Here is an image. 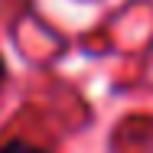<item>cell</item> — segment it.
Returning <instances> with one entry per match:
<instances>
[{
	"mask_svg": "<svg viewBox=\"0 0 153 153\" xmlns=\"http://www.w3.org/2000/svg\"><path fill=\"white\" fill-rule=\"evenodd\" d=\"M0 153H52V150H46V147H39L33 140H23V137H13V140L0 143Z\"/></svg>",
	"mask_w": 153,
	"mask_h": 153,
	"instance_id": "6da1fadb",
	"label": "cell"
},
{
	"mask_svg": "<svg viewBox=\"0 0 153 153\" xmlns=\"http://www.w3.org/2000/svg\"><path fill=\"white\" fill-rule=\"evenodd\" d=\"M7 78H10V65H7V59H3V52H0V91L7 88Z\"/></svg>",
	"mask_w": 153,
	"mask_h": 153,
	"instance_id": "7a4b0ae2",
	"label": "cell"
}]
</instances>
